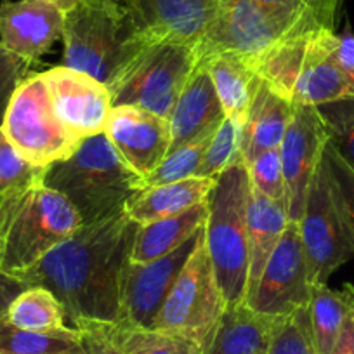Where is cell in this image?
I'll use <instances>...</instances> for the list:
<instances>
[{"label":"cell","instance_id":"45","mask_svg":"<svg viewBox=\"0 0 354 354\" xmlns=\"http://www.w3.org/2000/svg\"><path fill=\"white\" fill-rule=\"evenodd\" d=\"M353 323H354V313H353Z\"/></svg>","mask_w":354,"mask_h":354},{"label":"cell","instance_id":"44","mask_svg":"<svg viewBox=\"0 0 354 354\" xmlns=\"http://www.w3.org/2000/svg\"><path fill=\"white\" fill-rule=\"evenodd\" d=\"M47 2H50V4L56 6L57 9H61L63 12H68L70 9H73L75 6L80 2V0H47Z\"/></svg>","mask_w":354,"mask_h":354},{"label":"cell","instance_id":"29","mask_svg":"<svg viewBox=\"0 0 354 354\" xmlns=\"http://www.w3.org/2000/svg\"><path fill=\"white\" fill-rule=\"evenodd\" d=\"M6 319L18 328L33 332H50L66 326L63 304L44 287L25 288L9 306Z\"/></svg>","mask_w":354,"mask_h":354},{"label":"cell","instance_id":"41","mask_svg":"<svg viewBox=\"0 0 354 354\" xmlns=\"http://www.w3.org/2000/svg\"><path fill=\"white\" fill-rule=\"evenodd\" d=\"M259 4L268 8L287 9L292 12H309L318 11L326 15H335L339 11L340 0H255Z\"/></svg>","mask_w":354,"mask_h":354},{"label":"cell","instance_id":"40","mask_svg":"<svg viewBox=\"0 0 354 354\" xmlns=\"http://www.w3.org/2000/svg\"><path fill=\"white\" fill-rule=\"evenodd\" d=\"M333 57H335L340 73L344 75V78H346V82L354 93V33L349 26H346L342 33L335 35Z\"/></svg>","mask_w":354,"mask_h":354},{"label":"cell","instance_id":"30","mask_svg":"<svg viewBox=\"0 0 354 354\" xmlns=\"http://www.w3.org/2000/svg\"><path fill=\"white\" fill-rule=\"evenodd\" d=\"M110 332L120 354H203V347L188 337L142 326L110 323Z\"/></svg>","mask_w":354,"mask_h":354},{"label":"cell","instance_id":"42","mask_svg":"<svg viewBox=\"0 0 354 354\" xmlns=\"http://www.w3.org/2000/svg\"><path fill=\"white\" fill-rule=\"evenodd\" d=\"M25 288H28V285L0 271V319L8 315L9 306Z\"/></svg>","mask_w":354,"mask_h":354},{"label":"cell","instance_id":"9","mask_svg":"<svg viewBox=\"0 0 354 354\" xmlns=\"http://www.w3.org/2000/svg\"><path fill=\"white\" fill-rule=\"evenodd\" d=\"M299 227L311 285H326L333 271L354 257V240L325 156L309 183Z\"/></svg>","mask_w":354,"mask_h":354},{"label":"cell","instance_id":"27","mask_svg":"<svg viewBox=\"0 0 354 354\" xmlns=\"http://www.w3.org/2000/svg\"><path fill=\"white\" fill-rule=\"evenodd\" d=\"M316 32L319 30L290 33L281 42H278L270 53H266L255 64V70L262 82H266L273 91L287 97L288 101L292 100L294 85L301 73L308 46Z\"/></svg>","mask_w":354,"mask_h":354},{"label":"cell","instance_id":"22","mask_svg":"<svg viewBox=\"0 0 354 354\" xmlns=\"http://www.w3.org/2000/svg\"><path fill=\"white\" fill-rule=\"evenodd\" d=\"M209 71L226 117L243 125L255 93L262 84L255 64L247 57L233 53H221L200 59Z\"/></svg>","mask_w":354,"mask_h":354},{"label":"cell","instance_id":"15","mask_svg":"<svg viewBox=\"0 0 354 354\" xmlns=\"http://www.w3.org/2000/svg\"><path fill=\"white\" fill-rule=\"evenodd\" d=\"M104 134L125 165L141 179L162 163L170 149L169 118L141 108H111Z\"/></svg>","mask_w":354,"mask_h":354},{"label":"cell","instance_id":"1","mask_svg":"<svg viewBox=\"0 0 354 354\" xmlns=\"http://www.w3.org/2000/svg\"><path fill=\"white\" fill-rule=\"evenodd\" d=\"M138 230L139 224L125 210L100 223L84 224L21 281L53 292L71 325L80 319L118 322L122 283Z\"/></svg>","mask_w":354,"mask_h":354},{"label":"cell","instance_id":"33","mask_svg":"<svg viewBox=\"0 0 354 354\" xmlns=\"http://www.w3.org/2000/svg\"><path fill=\"white\" fill-rule=\"evenodd\" d=\"M268 354H318L308 306L278 319Z\"/></svg>","mask_w":354,"mask_h":354},{"label":"cell","instance_id":"16","mask_svg":"<svg viewBox=\"0 0 354 354\" xmlns=\"http://www.w3.org/2000/svg\"><path fill=\"white\" fill-rule=\"evenodd\" d=\"M136 28L153 40L196 46L216 15L219 0H117Z\"/></svg>","mask_w":354,"mask_h":354},{"label":"cell","instance_id":"34","mask_svg":"<svg viewBox=\"0 0 354 354\" xmlns=\"http://www.w3.org/2000/svg\"><path fill=\"white\" fill-rule=\"evenodd\" d=\"M318 111L325 122L328 139L354 165V97L322 104Z\"/></svg>","mask_w":354,"mask_h":354},{"label":"cell","instance_id":"3","mask_svg":"<svg viewBox=\"0 0 354 354\" xmlns=\"http://www.w3.org/2000/svg\"><path fill=\"white\" fill-rule=\"evenodd\" d=\"M42 183L71 203L82 226L122 212L142 188L141 177L125 165L104 132L80 141L71 155L47 167Z\"/></svg>","mask_w":354,"mask_h":354},{"label":"cell","instance_id":"2","mask_svg":"<svg viewBox=\"0 0 354 354\" xmlns=\"http://www.w3.org/2000/svg\"><path fill=\"white\" fill-rule=\"evenodd\" d=\"M82 226L71 203L40 181L0 195V271L23 277Z\"/></svg>","mask_w":354,"mask_h":354},{"label":"cell","instance_id":"28","mask_svg":"<svg viewBox=\"0 0 354 354\" xmlns=\"http://www.w3.org/2000/svg\"><path fill=\"white\" fill-rule=\"evenodd\" d=\"M0 354H85L80 332L64 326L50 332H33L0 319Z\"/></svg>","mask_w":354,"mask_h":354},{"label":"cell","instance_id":"19","mask_svg":"<svg viewBox=\"0 0 354 354\" xmlns=\"http://www.w3.org/2000/svg\"><path fill=\"white\" fill-rule=\"evenodd\" d=\"M224 118L226 113L217 97L209 71L202 63H196L169 117L170 149L192 141L202 132L216 129Z\"/></svg>","mask_w":354,"mask_h":354},{"label":"cell","instance_id":"20","mask_svg":"<svg viewBox=\"0 0 354 354\" xmlns=\"http://www.w3.org/2000/svg\"><path fill=\"white\" fill-rule=\"evenodd\" d=\"M294 113V103L262 82L241 125V158L245 163L268 149L280 148Z\"/></svg>","mask_w":354,"mask_h":354},{"label":"cell","instance_id":"14","mask_svg":"<svg viewBox=\"0 0 354 354\" xmlns=\"http://www.w3.org/2000/svg\"><path fill=\"white\" fill-rule=\"evenodd\" d=\"M328 132L318 108L294 104L290 124L280 145L287 188L288 221L299 223L304 212L309 183L323 156Z\"/></svg>","mask_w":354,"mask_h":354},{"label":"cell","instance_id":"18","mask_svg":"<svg viewBox=\"0 0 354 354\" xmlns=\"http://www.w3.org/2000/svg\"><path fill=\"white\" fill-rule=\"evenodd\" d=\"M335 35L333 28H323L313 35L292 93L290 101L294 104L318 108L333 101L354 97L353 88L340 73L333 57Z\"/></svg>","mask_w":354,"mask_h":354},{"label":"cell","instance_id":"17","mask_svg":"<svg viewBox=\"0 0 354 354\" xmlns=\"http://www.w3.org/2000/svg\"><path fill=\"white\" fill-rule=\"evenodd\" d=\"M64 12L47 0H4L0 4V42L28 63L63 39Z\"/></svg>","mask_w":354,"mask_h":354},{"label":"cell","instance_id":"12","mask_svg":"<svg viewBox=\"0 0 354 354\" xmlns=\"http://www.w3.org/2000/svg\"><path fill=\"white\" fill-rule=\"evenodd\" d=\"M205 238V226L185 245L151 262H129L122 283L120 318L125 325L149 328L177 277Z\"/></svg>","mask_w":354,"mask_h":354},{"label":"cell","instance_id":"8","mask_svg":"<svg viewBox=\"0 0 354 354\" xmlns=\"http://www.w3.org/2000/svg\"><path fill=\"white\" fill-rule=\"evenodd\" d=\"M227 304L217 283L205 238L185 264L149 328L188 337L205 347Z\"/></svg>","mask_w":354,"mask_h":354},{"label":"cell","instance_id":"39","mask_svg":"<svg viewBox=\"0 0 354 354\" xmlns=\"http://www.w3.org/2000/svg\"><path fill=\"white\" fill-rule=\"evenodd\" d=\"M71 326L80 332L85 354H120V351L113 342L108 322L80 319Z\"/></svg>","mask_w":354,"mask_h":354},{"label":"cell","instance_id":"35","mask_svg":"<svg viewBox=\"0 0 354 354\" xmlns=\"http://www.w3.org/2000/svg\"><path fill=\"white\" fill-rule=\"evenodd\" d=\"M245 165H247L250 186L254 192L261 193L271 200H285L287 202V188H285L280 148L268 149Z\"/></svg>","mask_w":354,"mask_h":354},{"label":"cell","instance_id":"6","mask_svg":"<svg viewBox=\"0 0 354 354\" xmlns=\"http://www.w3.org/2000/svg\"><path fill=\"white\" fill-rule=\"evenodd\" d=\"M335 18V15L318 11L268 8L255 0H219L212 21L195 46L196 57L200 61L214 54L233 53L257 64L290 33L333 28Z\"/></svg>","mask_w":354,"mask_h":354},{"label":"cell","instance_id":"32","mask_svg":"<svg viewBox=\"0 0 354 354\" xmlns=\"http://www.w3.org/2000/svg\"><path fill=\"white\" fill-rule=\"evenodd\" d=\"M241 158V124L226 117L212 134L196 177L216 179Z\"/></svg>","mask_w":354,"mask_h":354},{"label":"cell","instance_id":"23","mask_svg":"<svg viewBox=\"0 0 354 354\" xmlns=\"http://www.w3.org/2000/svg\"><path fill=\"white\" fill-rule=\"evenodd\" d=\"M216 179L189 177L185 181L160 186H146L139 189L125 203V214L139 226L186 212L198 203L207 202Z\"/></svg>","mask_w":354,"mask_h":354},{"label":"cell","instance_id":"10","mask_svg":"<svg viewBox=\"0 0 354 354\" xmlns=\"http://www.w3.org/2000/svg\"><path fill=\"white\" fill-rule=\"evenodd\" d=\"M0 127L16 151L40 169L66 158L80 145L57 120L42 73L30 75L16 88Z\"/></svg>","mask_w":354,"mask_h":354},{"label":"cell","instance_id":"37","mask_svg":"<svg viewBox=\"0 0 354 354\" xmlns=\"http://www.w3.org/2000/svg\"><path fill=\"white\" fill-rule=\"evenodd\" d=\"M323 156L328 163L330 174H332V179L335 183L337 195H339L344 216H346L354 240V165L344 158L342 153L333 146L330 139L323 149Z\"/></svg>","mask_w":354,"mask_h":354},{"label":"cell","instance_id":"25","mask_svg":"<svg viewBox=\"0 0 354 354\" xmlns=\"http://www.w3.org/2000/svg\"><path fill=\"white\" fill-rule=\"evenodd\" d=\"M207 202L192 207L186 212L139 226L132 247V262H151L185 245L207 223Z\"/></svg>","mask_w":354,"mask_h":354},{"label":"cell","instance_id":"13","mask_svg":"<svg viewBox=\"0 0 354 354\" xmlns=\"http://www.w3.org/2000/svg\"><path fill=\"white\" fill-rule=\"evenodd\" d=\"M42 75L57 120L77 141L103 134L113 108L103 82L64 64Z\"/></svg>","mask_w":354,"mask_h":354},{"label":"cell","instance_id":"43","mask_svg":"<svg viewBox=\"0 0 354 354\" xmlns=\"http://www.w3.org/2000/svg\"><path fill=\"white\" fill-rule=\"evenodd\" d=\"M330 354H354V323L353 315L347 318L346 325H344L342 332H340L339 340H337L335 347Z\"/></svg>","mask_w":354,"mask_h":354},{"label":"cell","instance_id":"38","mask_svg":"<svg viewBox=\"0 0 354 354\" xmlns=\"http://www.w3.org/2000/svg\"><path fill=\"white\" fill-rule=\"evenodd\" d=\"M28 66V61L19 57L0 42V125H2L6 110L11 103V97L15 96L16 88L28 77L26 75Z\"/></svg>","mask_w":354,"mask_h":354},{"label":"cell","instance_id":"26","mask_svg":"<svg viewBox=\"0 0 354 354\" xmlns=\"http://www.w3.org/2000/svg\"><path fill=\"white\" fill-rule=\"evenodd\" d=\"M308 311L316 351L330 354L347 318L354 313V287L346 283L342 290H332L326 285H313Z\"/></svg>","mask_w":354,"mask_h":354},{"label":"cell","instance_id":"36","mask_svg":"<svg viewBox=\"0 0 354 354\" xmlns=\"http://www.w3.org/2000/svg\"><path fill=\"white\" fill-rule=\"evenodd\" d=\"M44 172L46 169L32 165L16 151V148L9 142L0 127V195L40 181Z\"/></svg>","mask_w":354,"mask_h":354},{"label":"cell","instance_id":"4","mask_svg":"<svg viewBox=\"0 0 354 354\" xmlns=\"http://www.w3.org/2000/svg\"><path fill=\"white\" fill-rule=\"evenodd\" d=\"M149 40L117 0H80L64 12L63 64L108 87Z\"/></svg>","mask_w":354,"mask_h":354},{"label":"cell","instance_id":"11","mask_svg":"<svg viewBox=\"0 0 354 354\" xmlns=\"http://www.w3.org/2000/svg\"><path fill=\"white\" fill-rule=\"evenodd\" d=\"M311 287L301 227L299 223L288 221L287 230L271 254L257 285L248 292L243 302L255 313L285 318L309 304Z\"/></svg>","mask_w":354,"mask_h":354},{"label":"cell","instance_id":"31","mask_svg":"<svg viewBox=\"0 0 354 354\" xmlns=\"http://www.w3.org/2000/svg\"><path fill=\"white\" fill-rule=\"evenodd\" d=\"M216 129L202 132V134L196 136L192 141L170 149L165 155V158L162 160V163L149 176L141 179L142 188H146V186L169 185V183L185 181V179H189V177H196L200 165H202L203 155L207 151V146H209Z\"/></svg>","mask_w":354,"mask_h":354},{"label":"cell","instance_id":"24","mask_svg":"<svg viewBox=\"0 0 354 354\" xmlns=\"http://www.w3.org/2000/svg\"><path fill=\"white\" fill-rule=\"evenodd\" d=\"M288 226V209L285 200H271L252 189L248 205V248H250V270H248L247 294L257 285L271 254L280 243ZM247 297V295H245Z\"/></svg>","mask_w":354,"mask_h":354},{"label":"cell","instance_id":"7","mask_svg":"<svg viewBox=\"0 0 354 354\" xmlns=\"http://www.w3.org/2000/svg\"><path fill=\"white\" fill-rule=\"evenodd\" d=\"M196 63L192 44L149 40L108 85L111 106L141 108L169 118Z\"/></svg>","mask_w":354,"mask_h":354},{"label":"cell","instance_id":"5","mask_svg":"<svg viewBox=\"0 0 354 354\" xmlns=\"http://www.w3.org/2000/svg\"><path fill=\"white\" fill-rule=\"evenodd\" d=\"M250 196V177L247 165L240 160L216 177L207 198L205 245L227 306L243 304L247 295Z\"/></svg>","mask_w":354,"mask_h":354},{"label":"cell","instance_id":"21","mask_svg":"<svg viewBox=\"0 0 354 354\" xmlns=\"http://www.w3.org/2000/svg\"><path fill=\"white\" fill-rule=\"evenodd\" d=\"M278 319L252 311L245 302L227 306L203 354H268Z\"/></svg>","mask_w":354,"mask_h":354}]
</instances>
